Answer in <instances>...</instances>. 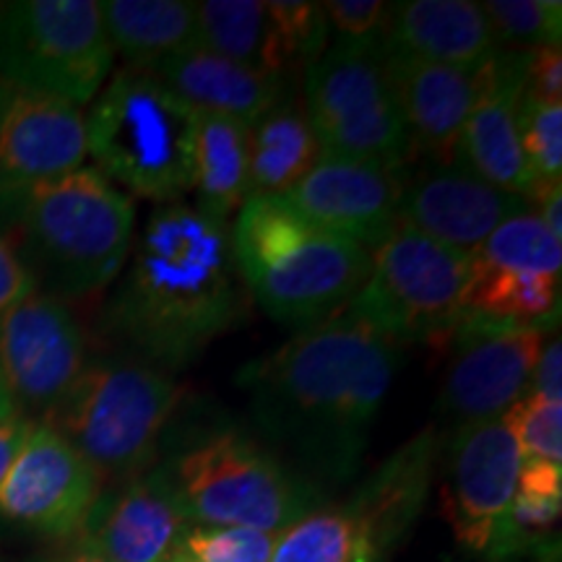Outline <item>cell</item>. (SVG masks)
<instances>
[{
	"label": "cell",
	"mask_w": 562,
	"mask_h": 562,
	"mask_svg": "<svg viewBox=\"0 0 562 562\" xmlns=\"http://www.w3.org/2000/svg\"><path fill=\"white\" fill-rule=\"evenodd\" d=\"M248 125L229 117L195 112L193 138V191L195 206L229 222L250 199Z\"/></svg>",
	"instance_id": "cell-25"
},
{
	"label": "cell",
	"mask_w": 562,
	"mask_h": 562,
	"mask_svg": "<svg viewBox=\"0 0 562 562\" xmlns=\"http://www.w3.org/2000/svg\"><path fill=\"white\" fill-rule=\"evenodd\" d=\"M521 451L503 419L456 427L446 453L440 510L467 552L495 560L516 497Z\"/></svg>",
	"instance_id": "cell-13"
},
{
	"label": "cell",
	"mask_w": 562,
	"mask_h": 562,
	"mask_svg": "<svg viewBox=\"0 0 562 562\" xmlns=\"http://www.w3.org/2000/svg\"><path fill=\"white\" fill-rule=\"evenodd\" d=\"M87 368V339L66 300L34 292L0 315V372L13 404L50 414Z\"/></svg>",
	"instance_id": "cell-14"
},
{
	"label": "cell",
	"mask_w": 562,
	"mask_h": 562,
	"mask_svg": "<svg viewBox=\"0 0 562 562\" xmlns=\"http://www.w3.org/2000/svg\"><path fill=\"white\" fill-rule=\"evenodd\" d=\"M37 292V281L21 263L16 250L0 237V315L9 313L13 305Z\"/></svg>",
	"instance_id": "cell-37"
},
{
	"label": "cell",
	"mask_w": 562,
	"mask_h": 562,
	"mask_svg": "<svg viewBox=\"0 0 562 562\" xmlns=\"http://www.w3.org/2000/svg\"><path fill=\"white\" fill-rule=\"evenodd\" d=\"M435 456V430L404 442L347 503L311 510L281 531L271 562H381L419 518Z\"/></svg>",
	"instance_id": "cell-7"
},
{
	"label": "cell",
	"mask_w": 562,
	"mask_h": 562,
	"mask_svg": "<svg viewBox=\"0 0 562 562\" xmlns=\"http://www.w3.org/2000/svg\"><path fill=\"white\" fill-rule=\"evenodd\" d=\"M37 562H108V560H102L100 554L83 550V547L76 544L74 550L60 552V554H55V558H45V560H37Z\"/></svg>",
	"instance_id": "cell-40"
},
{
	"label": "cell",
	"mask_w": 562,
	"mask_h": 562,
	"mask_svg": "<svg viewBox=\"0 0 562 562\" xmlns=\"http://www.w3.org/2000/svg\"><path fill=\"white\" fill-rule=\"evenodd\" d=\"M136 211L97 167L0 195V237L53 297H87L121 277Z\"/></svg>",
	"instance_id": "cell-3"
},
{
	"label": "cell",
	"mask_w": 562,
	"mask_h": 562,
	"mask_svg": "<svg viewBox=\"0 0 562 562\" xmlns=\"http://www.w3.org/2000/svg\"><path fill=\"white\" fill-rule=\"evenodd\" d=\"M154 74L188 108L229 117L248 128L290 100L286 79L240 66L201 45L170 55L154 68Z\"/></svg>",
	"instance_id": "cell-22"
},
{
	"label": "cell",
	"mask_w": 562,
	"mask_h": 562,
	"mask_svg": "<svg viewBox=\"0 0 562 562\" xmlns=\"http://www.w3.org/2000/svg\"><path fill=\"white\" fill-rule=\"evenodd\" d=\"M83 110L58 97L0 83V195L83 167Z\"/></svg>",
	"instance_id": "cell-17"
},
{
	"label": "cell",
	"mask_w": 562,
	"mask_h": 562,
	"mask_svg": "<svg viewBox=\"0 0 562 562\" xmlns=\"http://www.w3.org/2000/svg\"><path fill=\"white\" fill-rule=\"evenodd\" d=\"M503 425L516 440L521 459L562 463V404L526 393L508 412Z\"/></svg>",
	"instance_id": "cell-34"
},
{
	"label": "cell",
	"mask_w": 562,
	"mask_h": 562,
	"mask_svg": "<svg viewBox=\"0 0 562 562\" xmlns=\"http://www.w3.org/2000/svg\"><path fill=\"white\" fill-rule=\"evenodd\" d=\"M474 284L472 252L435 243L398 222L370 252V273L344 307L396 341H448L469 315Z\"/></svg>",
	"instance_id": "cell-9"
},
{
	"label": "cell",
	"mask_w": 562,
	"mask_h": 562,
	"mask_svg": "<svg viewBox=\"0 0 562 562\" xmlns=\"http://www.w3.org/2000/svg\"><path fill=\"white\" fill-rule=\"evenodd\" d=\"M518 140L537 182L533 195L547 186L562 182V104H542L521 94Z\"/></svg>",
	"instance_id": "cell-31"
},
{
	"label": "cell",
	"mask_w": 562,
	"mask_h": 562,
	"mask_svg": "<svg viewBox=\"0 0 562 562\" xmlns=\"http://www.w3.org/2000/svg\"><path fill=\"white\" fill-rule=\"evenodd\" d=\"M531 211V203L482 180L469 167L430 165L406 182L402 222L446 248L474 252L513 216Z\"/></svg>",
	"instance_id": "cell-19"
},
{
	"label": "cell",
	"mask_w": 562,
	"mask_h": 562,
	"mask_svg": "<svg viewBox=\"0 0 562 562\" xmlns=\"http://www.w3.org/2000/svg\"><path fill=\"white\" fill-rule=\"evenodd\" d=\"M100 9L112 53H121L128 68L154 70L199 45L193 3L186 0H108Z\"/></svg>",
	"instance_id": "cell-24"
},
{
	"label": "cell",
	"mask_w": 562,
	"mask_h": 562,
	"mask_svg": "<svg viewBox=\"0 0 562 562\" xmlns=\"http://www.w3.org/2000/svg\"><path fill=\"white\" fill-rule=\"evenodd\" d=\"M16 414H21V412H16V404H13L9 385H5L3 372H0V422L16 417Z\"/></svg>",
	"instance_id": "cell-41"
},
{
	"label": "cell",
	"mask_w": 562,
	"mask_h": 562,
	"mask_svg": "<svg viewBox=\"0 0 562 562\" xmlns=\"http://www.w3.org/2000/svg\"><path fill=\"white\" fill-rule=\"evenodd\" d=\"M229 232L245 290L300 331L344 311L370 273L362 245L315 227L281 195H250Z\"/></svg>",
	"instance_id": "cell-4"
},
{
	"label": "cell",
	"mask_w": 562,
	"mask_h": 562,
	"mask_svg": "<svg viewBox=\"0 0 562 562\" xmlns=\"http://www.w3.org/2000/svg\"><path fill=\"white\" fill-rule=\"evenodd\" d=\"M385 50L456 68H480L501 50L482 3L406 0L393 3Z\"/></svg>",
	"instance_id": "cell-23"
},
{
	"label": "cell",
	"mask_w": 562,
	"mask_h": 562,
	"mask_svg": "<svg viewBox=\"0 0 562 562\" xmlns=\"http://www.w3.org/2000/svg\"><path fill=\"white\" fill-rule=\"evenodd\" d=\"M469 313L510 326L547 328L560 313V277L480 269L474 263Z\"/></svg>",
	"instance_id": "cell-28"
},
{
	"label": "cell",
	"mask_w": 562,
	"mask_h": 562,
	"mask_svg": "<svg viewBox=\"0 0 562 562\" xmlns=\"http://www.w3.org/2000/svg\"><path fill=\"white\" fill-rule=\"evenodd\" d=\"M529 393L533 396H542L547 402H560L562 404V344L560 339L547 341L542 351H539V360L533 364Z\"/></svg>",
	"instance_id": "cell-38"
},
{
	"label": "cell",
	"mask_w": 562,
	"mask_h": 562,
	"mask_svg": "<svg viewBox=\"0 0 562 562\" xmlns=\"http://www.w3.org/2000/svg\"><path fill=\"white\" fill-rule=\"evenodd\" d=\"M398 364L402 341L339 311L245 364L237 385L263 435L326 469H349Z\"/></svg>",
	"instance_id": "cell-2"
},
{
	"label": "cell",
	"mask_w": 562,
	"mask_h": 562,
	"mask_svg": "<svg viewBox=\"0 0 562 562\" xmlns=\"http://www.w3.org/2000/svg\"><path fill=\"white\" fill-rule=\"evenodd\" d=\"M123 269L108 326L165 372L188 368L248 315L229 222L195 203H159Z\"/></svg>",
	"instance_id": "cell-1"
},
{
	"label": "cell",
	"mask_w": 562,
	"mask_h": 562,
	"mask_svg": "<svg viewBox=\"0 0 562 562\" xmlns=\"http://www.w3.org/2000/svg\"><path fill=\"white\" fill-rule=\"evenodd\" d=\"M305 112L323 154L406 167L412 157L383 45H336L305 70Z\"/></svg>",
	"instance_id": "cell-11"
},
{
	"label": "cell",
	"mask_w": 562,
	"mask_h": 562,
	"mask_svg": "<svg viewBox=\"0 0 562 562\" xmlns=\"http://www.w3.org/2000/svg\"><path fill=\"white\" fill-rule=\"evenodd\" d=\"M529 50H497L484 63L482 89L461 133L456 161L482 180L521 195L531 203L537 182L518 140V102H521Z\"/></svg>",
	"instance_id": "cell-20"
},
{
	"label": "cell",
	"mask_w": 562,
	"mask_h": 562,
	"mask_svg": "<svg viewBox=\"0 0 562 562\" xmlns=\"http://www.w3.org/2000/svg\"><path fill=\"white\" fill-rule=\"evenodd\" d=\"M170 562H193V560H188V558H186V554H182V552H178V554H175V558H172Z\"/></svg>",
	"instance_id": "cell-42"
},
{
	"label": "cell",
	"mask_w": 562,
	"mask_h": 562,
	"mask_svg": "<svg viewBox=\"0 0 562 562\" xmlns=\"http://www.w3.org/2000/svg\"><path fill=\"white\" fill-rule=\"evenodd\" d=\"M199 45L252 70L286 79L279 34L261 0H201L193 3Z\"/></svg>",
	"instance_id": "cell-27"
},
{
	"label": "cell",
	"mask_w": 562,
	"mask_h": 562,
	"mask_svg": "<svg viewBox=\"0 0 562 562\" xmlns=\"http://www.w3.org/2000/svg\"><path fill=\"white\" fill-rule=\"evenodd\" d=\"M277 542V531L191 524L180 552L193 562H271Z\"/></svg>",
	"instance_id": "cell-33"
},
{
	"label": "cell",
	"mask_w": 562,
	"mask_h": 562,
	"mask_svg": "<svg viewBox=\"0 0 562 562\" xmlns=\"http://www.w3.org/2000/svg\"><path fill=\"white\" fill-rule=\"evenodd\" d=\"M472 258L480 269L560 277L562 240L544 227V222L533 211H526L503 222L472 252Z\"/></svg>",
	"instance_id": "cell-29"
},
{
	"label": "cell",
	"mask_w": 562,
	"mask_h": 562,
	"mask_svg": "<svg viewBox=\"0 0 562 562\" xmlns=\"http://www.w3.org/2000/svg\"><path fill=\"white\" fill-rule=\"evenodd\" d=\"M191 518L182 510L165 467L102 492L79 531V547L108 562H170Z\"/></svg>",
	"instance_id": "cell-18"
},
{
	"label": "cell",
	"mask_w": 562,
	"mask_h": 562,
	"mask_svg": "<svg viewBox=\"0 0 562 562\" xmlns=\"http://www.w3.org/2000/svg\"><path fill=\"white\" fill-rule=\"evenodd\" d=\"M182 389L170 372L144 360H100L45 417L91 463L102 482L144 474L161 432L178 412Z\"/></svg>",
	"instance_id": "cell-6"
},
{
	"label": "cell",
	"mask_w": 562,
	"mask_h": 562,
	"mask_svg": "<svg viewBox=\"0 0 562 562\" xmlns=\"http://www.w3.org/2000/svg\"><path fill=\"white\" fill-rule=\"evenodd\" d=\"M497 42L516 47H560L562 3L558 0H490L482 3Z\"/></svg>",
	"instance_id": "cell-30"
},
{
	"label": "cell",
	"mask_w": 562,
	"mask_h": 562,
	"mask_svg": "<svg viewBox=\"0 0 562 562\" xmlns=\"http://www.w3.org/2000/svg\"><path fill=\"white\" fill-rule=\"evenodd\" d=\"M328 26L339 37V45L378 47L385 42L393 3L383 0H326Z\"/></svg>",
	"instance_id": "cell-35"
},
{
	"label": "cell",
	"mask_w": 562,
	"mask_h": 562,
	"mask_svg": "<svg viewBox=\"0 0 562 562\" xmlns=\"http://www.w3.org/2000/svg\"><path fill=\"white\" fill-rule=\"evenodd\" d=\"M524 94L533 102L562 104V53L560 47H531L526 66Z\"/></svg>",
	"instance_id": "cell-36"
},
{
	"label": "cell",
	"mask_w": 562,
	"mask_h": 562,
	"mask_svg": "<svg viewBox=\"0 0 562 562\" xmlns=\"http://www.w3.org/2000/svg\"><path fill=\"white\" fill-rule=\"evenodd\" d=\"M83 123L87 154L112 186L157 203L182 201L193 191L195 110L154 70H115Z\"/></svg>",
	"instance_id": "cell-5"
},
{
	"label": "cell",
	"mask_w": 562,
	"mask_h": 562,
	"mask_svg": "<svg viewBox=\"0 0 562 562\" xmlns=\"http://www.w3.org/2000/svg\"><path fill=\"white\" fill-rule=\"evenodd\" d=\"M266 11L273 21V30L279 34L281 53H284L286 68L307 70L313 63L321 60L326 53L328 26L326 9L323 3H311V0H269Z\"/></svg>",
	"instance_id": "cell-32"
},
{
	"label": "cell",
	"mask_w": 562,
	"mask_h": 562,
	"mask_svg": "<svg viewBox=\"0 0 562 562\" xmlns=\"http://www.w3.org/2000/svg\"><path fill=\"white\" fill-rule=\"evenodd\" d=\"M175 495L188 518L203 526L281 533L315 510L318 490L286 472L269 451L237 430L211 432L170 467Z\"/></svg>",
	"instance_id": "cell-8"
},
{
	"label": "cell",
	"mask_w": 562,
	"mask_h": 562,
	"mask_svg": "<svg viewBox=\"0 0 562 562\" xmlns=\"http://www.w3.org/2000/svg\"><path fill=\"white\" fill-rule=\"evenodd\" d=\"M102 487L91 463L40 422L0 482V516L53 539L79 537Z\"/></svg>",
	"instance_id": "cell-15"
},
{
	"label": "cell",
	"mask_w": 562,
	"mask_h": 562,
	"mask_svg": "<svg viewBox=\"0 0 562 562\" xmlns=\"http://www.w3.org/2000/svg\"><path fill=\"white\" fill-rule=\"evenodd\" d=\"M112 58L94 0L0 3V83L83 108L110 79Z\"/></svg>",
	"instance_id": "cell-10"
},
{
	"label": "cell",
	"mask_w": 562,
	"mask_h": 562,
	"mask_svg": "<svg viewBox=\"0 0 562 562\" xmlns=\"http://www.w3.org/2000/svg\"><path fill=\"white\" fill-rule=\"evenodd\" d=\"M383 53L412 154H425L432 165H453L461 133L480 97L484 66L456 68L385 47Z\"/></svg>",
	"instance_id": "cell-21"
},
{
	"label": "cell",
	"mask_w": 562,
	"mask_h": 562,
	"mask_svg": "<svg viewBox=\"0 0 562 562\" xmlns=\"http://www.w3.org/2000/svg\"><path fill=\"white\" fill-rule=\"evenodd\" d=\"M34 422L24 414H16V417L0 422V482L9 474L13 459H16L21 446H24L26 438H30Z\"/></svg>",
	"instance_id": "cell-39"
},
{
	"label": "cell",
	"mask_w": 562,
	"mask_h": 562,
	"mask_svg": "<svg viewBox=\"0 0 562 562\" xmlns=\"http://www.w3.org/2000/svg\"><path fill=\"white\" fill-rule=\"evenodd\" d=\"M539 326H510L469 313L453 334L451 360L438 398V409L456 427L501 419L529 393L539 351L544 347Z\"/></svg>",
	"instance_id": "cell-12"
},
{
	"label": "cell",
	"mask_w": 562,
	"mask_h": 562,
	"mask_svg": "<svg viewBox=\"0 0 562 562\" xmlns=\"http://www.w3.org/2000/svg\"><path fill=\"white\" fill-rule=\"evenodd\" d=\"M404 167L323 154L284 199L315 227L372 252L402 222Z\"/></svg>",
	"instance_id": "cell-16"
},
{
	"label": "cell",
	"mask_w": 562,
	"mask_h": 562,
	"mask_svg": "<svg viewBox=\"0 0 562 562\" xmlns=\"http://www.w3.org/2000/svg\"><path fill=\"white\" fill-rule=\"evenodd\" d=\"M323 149L302 104L286 100L250 125V195L290 193L318 165Z\"/></svg>",
	"instance_id": "cell-26"
}]
</instances>
